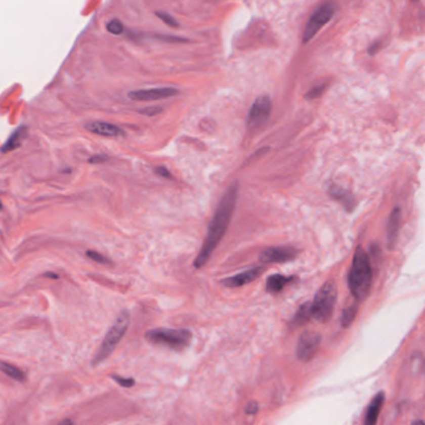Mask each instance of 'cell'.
I'll return each mask as SVG.
<instances>
[{
  "mask_svg": "<svg viewBox=\"0 0 425 425\" xmlns=\"http://www.w3.org/2000/svg\"><path fill=\"white\" fill-rule=\"evenodd\" d=\"M239 195V184L233 183L229 187L224 197L220 200L217 210H215L214 217H212L210 225H209L208 233H206L205 239H204L203 246L194 261V266L197 269L203 268L208 263L214 250L224 238L227 233L229 224H230L231 217H233L234 210H235L236 201H238Z\"/></svg>",
  "mask_w": 425,
  "mask_h": 425,
  "instance_id": "1",
  "label": "cell"
},
{
  "mask_svg": "<svg viewBox=\"0 0 425 425\" xmlns=\"http://www.w3.org/2000/svg\"><path fill=\"white\" fill-rule=\"evenodd\" d=\"M372 282L373 272L368 254L358 246L354 252L352 266L348 274V286L357 302H362L368 298Z\"/></svg>",
  "mask_w": 425,
  "mask_h": 425,
  "instance_id": "2",
  "label": "cell"
},
{
  "mask_svg": "<svg viewBox=\"0 0 425 425\" xmlns=\"http://www.w3.org/2000/svg\"><path fill=\"white\" fill-rule=\"evenodd\" d=\"M130 321L131 316L128 311H122L117 316L116 321H114L113 325L111 326V328L108 329V332L106 333L99 351H97L94 359H92V366H97V364L102 363L105 359H107L108 357H110V354L113 352L114 348L117 347V345L121 342L122 337L126 334L128 326H130Z\"/></svg>",
  "mask_w": 425,
  "mask_h": 425,
  "instance_id": "3",
  "label": "cell"
},
{
  "mask_svg": "<svg viewBox=\"0 0 425 425\" xmlns=\"http://www.w3.org/2000/svg\"><path fill=\"white\" fill-rule=\"evenodd\" d=\"M337 301V286L333 281H327L316 293L311 302L312 318L321 323L329 321Z\"/></svg>",
  "mask_w": 425,
  "mask_h": 425,
  "instance_id": "4",
  "label": "cell"
},
{
  "mask_svg": "<svg viewBox=\"0 0 425 425\" xmlns=\"http://www.w3.org/2000/svg\"><path fill=\"white\" fill-rule=\"evenodd\" d=\"M146 339L153 345L165 346L172 350H183L189 346L192 341V333L188 329H176V328H153L147 331Z\"/></svg>",
  "mask_w": 425,
  "mask_h": 425,
  "instance_id": "5",
  "label": "cell"
},
{
  "mask_svg": "<svg viewBox=\"0 0 425 425\" xmlns=\"http://www.w3.org/2000/svg\"><path fill=\"white\" fill-rule=\"evenodd\" d=\"M337 10V5L334 2H325L312 13V15L310 16L309 21L306 24V28H305L304 36H302V40L304 42L311 41L313 37L316 36L318 31L333 18L334 13Z\"/></svg>",
  "mask_w": 425,
  "mask_h": 425,
  "instance_id": "6",
  "label": "cell"
},
{
  "mask_svg": "<svg viewBox=\"0 0 425 425\" xmlns=\"http://www.w3.org/2000/svg\"><path fill=\"white\" fill-rule=\"evenodd\" d=\"M272 103L271 99L268 95H261L252 102L250 107L249 113H247L246 124L250 131L260 130L261 127L265 126V123L270 118L271 114Z\"/></svg>",
  "mask_w": 425,
  "mask_h": 425,
  "instance_id": "7",
  "label": "cell"
},
{
  "mask_svg": "<svg viewBox=\"0 0 425 425\" xmlns=\"http://www.w3.org/2000/svg\"><path fill=\"white\" fill-rule=\"evenodd\" d=\"M322 337L316 331H306L300 336L298 347H296V356L301 362L311 361L320 348Z\"/></svg>",
  "mask_w": 425,
  "mask_h": 425,
  "instance_id": "8",
  "label": "cell"
},
{
  "mask_svg": "<svg viewBox=\"0 0 425 425\" xmlns=\"http://www.w3.org/2000/svg\"><path fill=\"white\" fill-rule=\"evenodd\" d=\"M298 256V250L291 246H275L269 247L261 251L260 259L261 263L272 264V263H288Z\"/></svg>",
  "mask_w": 425,
  "mask_h": 425,
  "instance_id": "9",
  "label": "cell"
},
{
  "mask_svg": "<svg viewBox=\"0 0 425 425\" xmlns=\"http://www.w3.org/2000/svg\"><path fill=\"white\" fill-rule=\"evenodd\" d=\"M178 94V90L174 87H156V89H146L137 90V91H131L128 94V97L133 101H158L163 99H169L172 96H176Z\"/></svg>",
  "mask_w": 425,
  "mask_h": 425,
  "instance_id": "10",
  "label": "cell"
},
{
  "mask_svg": "<svg viewBox=\"0 0 425 425\" xmlns=\"http://www.w3.org/2000/svg\"><path fill=\"white\" fill-rule=\"evenodd\" d=\"M263 271H264L263 268H252L249 270H245V271H241V272H239V274L234 275V276H230V277H228V279L223 280L222 282H223V285L230 288L240 287V286L247 285L249 282L254 281V280L258 279Z\"/></svg>",
  "mask_w": 425,
  "mask_h": 425,
  "instance_id": "11",
  "label": "cell"
},
{
  "mask_svg": "<svg viewBox=\"0 0 425 425\" xmlns=\"http://www.w3.org/2000/svg\"><path fill=\"white\" fill-rule=\"evenodd\" d=\"M400 225H402V211H400V208L397 206L389 215L388 225H387V241H388V246L391 250H393L397 245Z\"/></svg>",
  "mask_w": 425,
  "mask_h": 425,
  "instance_id": "12",
  "label": "cell"
},
{
  "mask_svg": "<svg viewBox=\"0 0 425 425\" xmlns=\"http://www.w3.org/2000/svg\"><path fill=\"white\" fill-rule=\"evenodd\" d=\"M86 130L94 133V135L103 136V137H122V136H124L123 130L121 127L102 121L90 122L86 126Z\"/></svg>",
  "mask_w": 425,
  "mask_h": 425,
  "instance_id": "13",
  "label": "cell"
},
{
  "mask_svg": "<svg viewBox=\"0 0 425 425\" xmlns=\"http://www.w3.org/2000/svg\"><path fill=\"white\" fill-rule=\"evenodd\" d=\"M384 399H386V398H384L383 392H379L378 394H375L374 398L372 399V402L369 403L368 409L366 411L363 425H377L378 416H379L380 410H382V407L384 404Z\"/></svg>",
  "mask_w": 425,
  "mask_h": 425,
  "instance_id": "14",
  "label": "cell"
},
{
  "mask_svg": "<svg viewBox=\"0 0 425 425\" xmlns=\"http://www.w3.org/2000/svg\"><path fill=\"white\" fill-rule=\"evenodd\" d=\"M328 194L331 195L334 200L339 201L341 204H343V206L346 208V210L352 211L354 208H356V199L350 192H347L346 189H343L339 185L332 184L328 189Z\"/></svg>",
  "mask_w": 425,
  "mask_h": 425,
  "instance_id": "15",
  "label": "cell"
},
{
  "mask_svg": "<svg viewBox=\"0 0 425 425\" xmlns=\"http://www.w3.org/2000/svg\"><path fill=\"white\" fill-rule=\"evenodd\" d=\"M26 135H28V128H26L25 126H20L16 128L14 132L9 136V138L5 141V143L3 144V147H2L3 153H8V152H12L18 148V147H20L21 142L24 141V138L26 137Z\"/></svg>",
  "mask_w": 425,
  "mask_h": 425,
  "instance_id": "16",
  "label": "cell"
},
{
  "mask_svg": "<svg viewBox=\"0 0 425 425\" xmlns=\"http://www.w3.org/2000/svg\"><path fill=\"white\" fill-rule=\"evenodd\" d=\"M292 276H285V275L281 274L271 275L266 280V290L270 293L281 292L283 288L286 287V285H288V283L292 281Z\"/></svg>",
  "mask_w": 425,
  "mask_h": 425,
  "instance_id": "17",
  "label": "cell"
},
{
  "mask_svg": "<svg viewBox=\"0 0 425 425\" xmlns=\"http://www.w3.org/2000/svg\"><path fill=\"white\" fill-rule=\"evenodd\" d=\"M312 318V307L311 302H306V304L301 305L299 310L296 311L295 316L291 320V326L292 327H300L304 326L309 322Z\"/></svg>",
  "mask_w": 425,
  "mask_h": 425,
  "instance_id": "18",
  "label": "cell"
},
{
  "mask_svg": "<svg viewBox=\"0 0 425 425\" xmlns=\"http://www.w3.org/2000/svg\"><path fill=\"white\" fill-rule=\"evenodd\" d=\"M0 370L3 373L10 377L12 379L18 380V382H25L26 380V374L18 367L13 366V364L7 363V362H0Z\"/></svg>",
  "mask_w": 425,
  "mask_h": 425,
  "instance_id": "19",
  "label": "cell"
},
{
  "mask_svg": "<svg viewBox=\"0 0 425 425\" xmlns=\"http://www.w3.org/2000/svg\"><path fill=\"white\" fill-rule=\"evenodd\" d=\"M357 312H358V305L357 304H353L351 305V306L346 307V309L343 310L342 315H341V325H342V327L348 328V327L352 325L354 318H356L357 316Z\"/></svg>",
  "mask_w": 425,
  "mask_h": 425,
  "instance_id": "20",
  "label": "cell"
},
{
  "mask_svg": "<svg viewBox=\"0 0 425 425\" xmlns=\"http://www.w3.org/2000/svg\"><path fill=\"white\" fill-rule=\"evenodd\" d=\"M107 30L108 32H111V34L113 35H121L122 32H123L124 28L121 21L117 20V19H113V20H111L110 23L107 24Z\"/></svg>",
  "mask_w": 425,
  "mask_h": 425,
  "instance_id": "21",
  "label": "cell"
},
{
  "mask_svg": "<svg viewBox=\"0 0 425 425\" xmlns=\"http://www.w3.org/2000/svg\"><path fill=\"white\" fill-rule=\"evenodd\" d=\"M86 255H87V258H90V259H91V260H94L95 263L105 264V265H107V264L111 263L110 259H107L105 255L101 254V252L92 251V250H87Z\"/></svg>",
  "mask_w": 425,
  "mask_h": 425,
  "instance_id": "22",
  "label": "cell"
},
{
  "mask_svg": "<svg viewBox=\"0 0 425 425\" xmlns=\"http://www.w3.org/2000/svg\"><path fill=\"white\" fill-rule=\"evenodd\" d=\"M157 15H158V18H159L160 20L163 21V23L167 24V25L171 26V28L177 29L179 26L178 21H177L176 19H174L173 16H172L171 14H168V13H164V12L162 13V12H160V13H157Z\"/></svg>",
  "mask_w": 425,
  "mask_h": 425,
  "instance_id": "23",
  "label": "cell"
},
{
  "mask_svg": "<svg viewBox=\"0 0 425 425\" xmlns=\"http://www.w3.org/2000/svg\"><path fill=\"white\" fill-rule=\"evenodd\" d=\"M111 378L116 383H118L121 387H124V388H131L135 384V379L133 378H123L118 374H111Z\"/></svg>",
  "mask_w": 425,
  "mask_h": 425,
  "instance_id": "24",
  "label": "cell"
},
{
  "mask_svg": "<svg viewBox=\"0 0 425 425\" xmlns=\"http://www.w3.org/2000/svg\"><path fill=\"white\" fill-rule=\"evenodd\" d=\"M326 85L323 83V85H317L315 87H312L311 90H310L309 92L306 94V99L309 100H313V99H317V97H320L321 95L323 94V91L326 90Z\"/></svg>",
  "mask_w": 425,
  "mask_h": 425,
  "instance_id": "25",
  "label": "cell"
},
{
  "mask_svg": "<svg viewBox=\"0 0 425 425\" xmlns=\"http://www.w3.org/2000/svg\"><path fill=\"white\" fill-rule=\"evenodd\" d=\"M258 409H259L258 402H255V400H251V402L247 403L246 408H245V413L254 415V414L258 413Z\"/></svg>",
  "mask_w": 425,
  "mask_h": 425,
  "instance_id": "26",
  "label": "cell"
},
{
  "mask_svg": "<svg viewBox=\"0 0 425 425\" xmlns=\"http://www.w3.org/2000/svg\"><path fill=\"white\" fill-rule=\"evenodd\" d=\"M162 111V108L160 107H148V108H144V110L141 111L142 114H147V116H154V114H158Z\"/></svg>",
  "mask_w": 425,
  "mask_h": 425,
  "instance_id": "27",
  "label": "cell"
},
{
  "mask_svg": "<svg viewBox=\"0 0 425 425\" xmlns=\"http://www.w3.org/2000/svg\"><path fill=\"white\" fill-rule=\"evenodd\" d=\"M156 173L158 174V176L163 177V178H167V179H171L172 178L171 172L168 171L165 167H157L156 168Z\"/></svg>",
  "mask_w": 425,
  "mask_h": 425,
  "instance_id": "28",
  "label": "cell"
},
{
  "mask_svg": "<svg viewBox=\"0 0 425 425\" xmlns=\"http://www.w3.org/2000/svg\"><path fill=\"white\" fill-rule=\"evenodd\" d=\"M379 48H380V42H374V44H373V45L370 46L369 50H368L370 55H374V54L377 53L378 50H379Z\"/></svg>",
  "mask_w": 425,
  "mask_h": 425,
  "instance_id": "29",
  "label": "cell"
},
{
  "mask_svg": "<svg viewBox=\"0 0 425 425\" xmlns=\"http://www.w3.org/2000/svg\"><path fill=\"white\" fill-rule=\"evenodd\" d=\"M105 159H106V157L96 156V157H92L91 159H90V162H91V163H99V162H103Z\"/></svg>",
  "mask_w": 425,
  "mask_h": 425,
  "instance_id": "30",
  "label": "cell"
},
{
  "mask_svg": "<svg viewBox=\"0 0 425 425\" xmlns=\"http://www.w3.org/2000/svg\"><path fill=\"white\" fill-rule=\"evenodd\" d=\"M57 425H73V423H72V420H71V419H64V420L60 421V423Z\"/></svg>",
  "mask_w": 425,
  "mask_h": 425,
  "instance_id": "31",
  "label": "cell"
},
{
  "mask_svg": "<svg viewBox=\"0 0 425 425\" xmlns=\"http://www.w3.org/2000/svg\"><path fill=\"white\" fill-rule=\"evenodd\" d=\"M44 276H46V277H53V279H59V275L51 274V272H49V274H45V275H44Z\"/></svg>",
  "mask_w": 425,
  "mask_h": 425,
  "instance_id": "32",
  "label": "cell"
},
{
  "mask_svg": "<svg viewBox=\"0 0 425 425\" xmlns=\"http://www.w3.org/2000/svg\"><path fill=\"white\" fill-rule=\"evenodd\" d=\"M411 425H425V423L423 420H414L413 424Z\"/></svg>",
  "mask_w": 425,
  "mask_h": 425,
  "instance_id": "33",
  "label": "cell"
}]
</instances>
